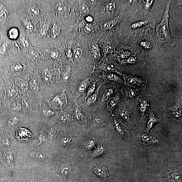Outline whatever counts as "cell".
<instances>
[{"mask_svg":"<svg viewBox=\"0 0 182 182\" xmlns=\"http://www.w3.org/2000/svg\"><path fill=\"white\" fill-rule=\"evenodd\" d=\"M130 37L140 50L141 54L147 58L156 54L162 46L155 29L147 30Z\"/></svg>","mask_w":182,"mask_h":182,"instance_id":"1","label":"cell"},{"mask_svg":"<svg viewBox=\"0 0 182 182\" xmlns=\"http://www.w3.org/2000/svg\"><path fill=\"white\" fill-rule=\"evenodd\" d=\"M137 13L133 16L126 17L122 30L123 36L131 37L147 30L155 29L156 21L153 18L144 15L143 13Z\"/></svg>","mask_w":182,"mask_h":182,"instance_id":"2","label":"cell"},{"mask_svg":"<svg viewBox=\"0 0 182 182\" xmlns=\"http://www.w3.org/2000/svg\"><path fill=\"white\" fill-rule=\"evenodd\" d=\"M172 1H167L164 15L159 23L156 25V31L157 37L161 45H167L171 47L176 45V42L172 38L169 27V13Z\"/></svg>","mask_w":182,"mask_h":182,"instance_id":"3","label":"cell"},{"mask_svg":"<svg viewBox=\"0 0 182 182\" xmlns=\"http://www.w3.org/2000/svg\"><path fill=\"white\" fill-rule=\"evenodd\" d=\"M141 51L130 37H126L120 48L116 53L115 58L119 62L131 56L140 54Z\"/></svg>","mask_w":182,"mask_h":182,"instance_id":"4","label":"cell"},{"mask_svg":"<svg viewBox=\"0 0 182 182\" xmlns=\"http://www.w3.org/2000/svg\"><path fill=\"white\" fill-rule=\"evenodd\" d=\"M147 58L141 54L131 56L120 62L127 70L140 69L145 65Z\"/></svg>","mask_w":182,"mask_h":182,"instance_id":"5","label":"cell"},{"mask_svg":"<svg viewBox=\"0 0 182 182\" xmlns=\"http://www.w3.org/2000/svg\"><path fill=\"white\" fill-rule=\"evenodd\" d=\"M50 108L62 111L68 105L67 97L65 90L47 100Z\"/></svg>","mask_w":182,"mask_h":182,"instance_id":"6","label":"cell"},{"mask_svg":"<svg viewBox=\"0 0 182 182\" xmlns=\"http://www.w3.org/2000/svg\"><path fill=\"white\" fill-rule=\"evenodd\" d=\"M120 75L124 79V85L127 86L139 89L146 86L147 81L145 79L140 77L131 76L127 74L120 73Z\"/></svg>","mask_w":182,"mask_h":182,"instance_id":"7","label":"cell"},{"mask_svg":"<svg viewBox=\"0 0 182 182\" xmlns=\"http://www.w3.org/2000/svg\"><path fill=\"white\" fill-rule=\"evenodd\" d=\"M124 4L122 6L123 11L126 12V17H130L135 15L142 1L140 0H128L123 1Z\"/></svg>","mask_w":182,"mask_h":182,"instance_id":"8","label":"cell"},{"mask_svg":"<svg viewBox=\"0 0 182 182\" xmlns=\"http://www.w3.org/2000/svg\"><path fill=\"white\" fill-rule=\"evenodd\" d=\"M27 3V5L25 8L26 14L29 17L32 18H40L42 16V11L38 5L34 4L32 1Z\"/></svg>","mask_w":182,"mask_h":182,"instance_id":"9","label":"cell"},{"mask_svg":"<svg viewBox=\"0 0 182 182\" xmlns=\"http://www.w3.org/2000/svg\"><path fill=\"white\" fill-rule=\"evenodd\" d=\"M98 68L103 73L108 74L110 73H117L120 75L121 72L116 68L105 57L99 63Z\"/></svg>","mask_w":182,"mask_h":182,"instance_id":"10","label":"cell"},{"mask_svg":"<svg viewBox=\"0 0 182 182\" xmlns=\"http://www.w3.org/2000/svg\"><path fill=\"white\" fill-rule=\"evenodd\" d=\"M150 95L147 94L145 97L138 99L140 103L137 110L140 112L142 119L145 118L147 113L149 111Z\"/></svg>","mask_w":182,"mask_h":182,"instance_id":"11","label":"cell"},{"mask_svg":"<svg viewBox=\"0 0 182 182\" xmlns=\"http://www.w3.org/2000/svg\"><path fill=\"white\" fill-rule=\"evenodd\" d=\"M169 116L175 120L178 121L182 117V104L180 102L176 103L167 109Z\"/></svg>","mask_w":182,"mask_h":182,"instance_id":"12","label":"cell"},{"mask_svg":"<svg viewBox=\"0 0 182 182\" xmlns=\"http://www.w3.org/2000/svg\"><path fill=\"white\" fill-rule=\"evenodd\" d=\"M124 16V12L122 11L117 17L105 22L103 26L104 33L106 31L114 30L123 19Z\"/></svg>","mask_w":182,"mask_h":182,"instance_id":"13","label":"cell"},{"mask_svg":"<svg viewBox=\"0 0 182 182\" xmlns=\"http://www.w3.org/2000/svg\"><path fill=\"white\" fill-rule=\"evenodd\" d=\"M21 20L22 27L27 34L37 32L36 26L38 22L31 20L28 18H21Z\"/></svg>","mask_w":182,"mask_h":182,"instance_id":"14","label":"cell"},{"mask_svg":"<svg viewBox=\"0 0 182 182\" xmlns=\"http://www.w3.org/2000/svg\"><path fill=\"white\" fill-rule=\"evenodd\" d=\"M93 170L99 177L103 178L107 177L110 172V168L107 165L101 164L94 165Z\"/></svg>","mask_w":182,"mask_h":182,"instance_id":"15","label":"cell"},{"mask_svg":"<svg viewBox=\"0 0 182 182\" xmlns=\"http://www.w3.org/2000/svg\"><path fill=\"white\" fill-rule=\"evenodd\" d=\"M74 105L75 107L74 110V114L75 118L77 121H79L86 122V115L87 113L78 105L77 100H75Z\"/></svg>","mask_w":182,"mask_h":182,"instance_id":"16","label":"cell"},{"mask_svg":"<svg viewBox=\"0 0 182 182\" xmlns=\"http://www.w3.org/2000/svg\"><path fill=\"white\" fill-rule=\"evenodd\" d=\"M107 122L105 118L101 115H93L91 118V122L89 131L91 128L95 127H101L105 126Z\"/></svg>","mask_w":182,"mask_h":182,"instance_id":"17","label":"cell"},{"mask_svg":"<svg viewBox=\"0 0 182 182\" xmlns=\"http://www.w3.org/2000/svg\"><path fill=\"white\" fill-rule=\"evenodd\" d=\"M138 137L141 142L146 145H154L159 142L157 137L153 135L142 133L139 135Z\"/></svg>","mask_w":182,"mask_h":182,"instance_id":"18","label":"cell"},{"mask_svg":"<svg viewBox=\"0 0 182 182\" xmlns=\"http://www.w3.org/2000/svg\"><path fill=\"white\" fill-rule=\"evenodd\" d=\"M121 95L119 93L115 94L107 104L106 110L110 112L111 115L114 109L117 108L121 100Z\"/></svg>","mask_w":182,"mask_h":182,"instance_id":"19","label":"cell"},{"mask_svg":"<svg viewBox=\"0 0 182 182\" xmlns=\"http://www.w3.org/2000/svg\"><path fill=\"white\" fill-rule=\"evenodd\" d=\"M111 123L119 136L124 138L125 133V128L124 125L119 122L114 115H112Z\"/></svg>","mask_w":182,"mask_h":182,"instance_id":"20","label":"cell"},{"mask_svg":"<svg viewBox=\"0 0 182 182\" xmlns=\"http://www.w3.org/2000/svg\"><path fill=\"white\" fill-rule=\"evenodd\" d=\"M105 83H102L96 89L95 92L91 95L85 100V105L86 107H89L92 106L98 101L99 99V92L100 88Z\"/></svg>","mask_w":182,"mask_h":182,"instance_id":"21","label":"cell"},{"mask_svg":"<svg viewBox=\"0 0 182 182\" xmlns=\"http://www.w3.org/2000/svg\"><path fill=\"white\" fill-rule=\"evenodd\" d=\"M117 90L114 86L109 87L105 89L103 93L101 102L103 104L107 103L111 97L117 93Z\"/></svg>","mask_w":182,"mask_h":182,"instance_id":"22","label":"cell"},{"mask_svg":"<svg viewBox=\"0 0 182 182\" xmlns=\"http://www.w3.org/2000/svg\"><path fill=\"white\" fill-rule=\"evenodd\" d=\"M156 2L154 0H143L140 5L141 9H142L144 15H147L149 12H152L155 10L154 4Z\"/></svg>","mask_w":182,"mask_h":182,"instance_id":"23","label":"cell"},{"mask_svg":"<svg viewBox=\"0 0 182 182\" xmlns=\"http://www.w3.org/2000/svg\"><path fill=\"white\" fill-rule=\"evenodd\" d=\"M140 90V89H135L124 86L121 90V92L124 96L126 97V98L132 99L138 95Z\"/></svg>","mask_w":182,"mask_h":182,"instance_id":"24","label":"cell"},{"mask_svg":"<svg viewBox=\"0 0 182 182\" xmlns=\"http://www.w3.org/2000/svg\"><path fill=\"white\" fill-rule=\"evenodd\" d=\"M9 18L10 14L8 9L0 2V23L4 26L8 23Z\"/></svg>","mask_w":182,"mask_h":182,"instance_id":"25","label":"cell"},{"mask_svg":"<svg viewBox=\"0 0 182 182\" xmlns=\"http://www.w3.org/2000/svg\"><path fill=\"white\" fill-rule=\"evenodd\" d=\"M92 83V82L89 78H86L81 81V82L78 85L77 88L76 100H77L82 94L87 90Z\"/></svg>","mask_w":182,"mask_h":182,"instance_id":"26","label":"cell"},{"mask_svg":"<svg viewBox=\"0 0 182 182\" xmlns=\"http://www.w3.org/2000/svg\"><path fill=\"white\" fill-rule=\"evenodd\" d=\"M49 30V24L48 22L46 20L40 21L39 29L37 30V36L39 38H43L47 35Z\"/></svg>","mask_w":182,"mask_h":182,"instance_id":"27","label":"cell"},{"mask_svg":"<svg viewBox=\"0 0 182 182\" xmlns=\"http://www.w3.org/2000/svg\"><path fill=\"white\" fill-rule=\"evenodd\" d=\"M149 118L147 127L144 131V132L147 134H149L150 130L154 126L157 122H159L161 119H158L150 110L149 111Z\"/></svg>","mask_w":182,"mask_h":182,"instance_id":"28","label":"cell"},{"mask_svg":"<svg viewBox=\"0 0 182 182\" xmlns=\"http://www.w3.org/2000/svg\"><path fill=\"white\" fill-rule=\"evenodd\" d=\"M58 171L64 176L70 174L72 170L71 166L67 163H61L59 165Z\"/></svg>","mask_w":182,"mask_h":182,"instance_id":"29","label":"cell"},{"mask_svg":"<svg viewBox=\"0 0 182 182\" xmlns=\"http://www.w3.org/2000/svg\"><path fill=\"white\" fill-rule=\"evenodd\" d=\"M117 1H108L106 3L105 5V10L110 16H112L114 13L117 7Z\"/></svg>","mask_w":182,"mask_h":182,"instance_id":"30","label":"cell"},{"mask_svg":"<svg viewBox=\"0 0 182 182\" xmlns=\"http://www.w3.org/2000/svg\"><path fill=\"white\" fill-rule=\"evenodd\" d=\"M58 118L59 120L64 124H69L74 121L73 116L65 111L61 112Z\"/></svg>","mask_w":182,"mask_h":182,"instance_id":"31","label":"cell"},{"mask_svg":"<svg viewBox=\"0 0 182 182\" xmlns=\"http://www.w3.org/2000/svg\"><path fill=\"white\" fill-rule=\"evenodd\" d=\"M115 73H114L108 74L105 77L106 79L110 83H123L121 77Z\"/></svg>","mask_w":182,"mask_h":182,"instance_id":"32","label":"cell"},{"mask_svg":"<svg viewBox=\"0 0 182 182\" xmlns=\"http://www.w3.org/2000/svg\"><path fill=\"white\" fill-rule=\"evenodd\" d=\"M7 36L9 38L10 40H16L19 37V30L16 27L11 28L8 31Z\"/></svg>","mask_w":182,"mask_h":182,"instance_id":"33","label":"cell"},{"mask_svg":"<svg viewBox=\"0 0 182 182\" xmlns=\"http://www.w3.org/2000/svg\"><path fill=\"white\" fill-rule=\"evenodd\" d=\"M119 115L120 117L125 121L129 122L131 120V115L129 110L123 108L119 110Z\"/></svg>","mask_w":182,"mask_h":182,"instance_id":"34","label":"cell"},{"mask_svg":"<svg viewBox=\"0 0 182 182\" xmlns=\"http://www.w3.org/2000/svg\"><path fill=\"white\" fill-rule=\"evenodd\" d=\"M19 39V42L21 48L25 49H30L31 48V46L30 45L29 40L26 36H22Z\"/></svg>","mask_w":182,"mask_h":182,"instance_id":"35","label":"cell"},{"mask_svg":"<svg viewBox=\"0 0 182 182\" xmlns=\"http://www.w3.org/2000/svg\"><path fill=\"white\" fill-rule=\"evenodd\" d=\"M42 79L45 82L50 83L52 80V75L51 71L47 68L44 69L42 72Z\"/></svg>","mask_w":182,"mask_h":182,"instance_id":"36","label":"cell"},{"mask_svg":"<svg viewBox=\"0 0 182 182\" xmlns=\"http://www.w3.org/2000/svg\"><path fill=\"white\" fill-rule=\"evenodd\" d=\"M61 32L60 28H59L58 25L54 24L51 28V36L53 39H56L58 38Z\"/></svg>","mask_w":182,"mask_h":182,"instance_id":"37","label":"cell"},{"mask_svg":"<svg viewBox=\"0 0 182 182\" xmlns=\"http://www.w3.org/2000/svg\"><path fill=\"white\" fill-rule=\"evenodd\" d=\"M106 152V149L104 146L99 145L93 151L92 154L93 157L94 158L98 157L103 155Z\"/></svg>","mask_w":182,"mask_h":182,"instance_id":"38","label":"cell"},{"mask_svg":"<svg viewBox=\"0 0 182 182\" xmlns=\"http://www.w3.org/2000/svg\"><path fill=\"white\" fill-rule=\"evenodd\" d=\"M99 80L94 82H92L90 84V85L88 88L87 91V95L85 99L86 100L88 97H89L95 92L96 89V84Z\"/></svg>","mask_w":182,"mask_h":182,"instance_id":"39","label":"cell"},{"mask_svg":"<svg viewBox=\"0 0 182 182\" xmlns=\"http://www.w3.org/2000/svg\"><path fill=\"white\" fill-rule=\"evenodd\" d=\"M71 73L70 69H66L62 75V78L64 82L67 83L70 81L71 78Z\"/></svg>","mask_w":182,"mask_h":182,"instance_id":"40","label":"cell"},{"mask_svg":"<svg viewBox=\"0 0 182 182\" xmlns=\"http://www.w3.org/2000/svg\"><path fill=\"white\" fill-rule=\"evenodd\" d=\"M73 140L72 138L69 137H65L63 138L61 140V145L64 147H68L73 142Z\"/></svg>","mask_w":182,"mask_h":182,"instance_id":"41","label":"cell"},{"mask_svg":"<svg viewBox=\"0 0 182 182\" xmlns=\"http://www.w3.org/2000/svg\"><path fill=\"white\" fill-rule=\"evenodd\" d=\"M8 50V46L7 42L3 40L0 45V54L2 55L7 54Z\"/></svg>","mask_w":182,"mask_h":182,"instance_id":"42","label":"cell"},{"mask_svg":"<svg viewBox=\"0 0 182 182\" xmlns=\"http://www.w3.org/2000/svg\"><path fill=\"white\" fill-rule=\"evenodd\" d=\"M29 86L31 90L36 92L38 90L39 86L37 81L33 77L31 78L29 82Z\"/></svg>","mask_w":182,"mask_h":182,"instance_id":"43","label":"cell"},{"mask_svg":"<svg viewBox=\"0 0 182 182\" xmlns=\"http://www.w3.org/2000/svg\"><path fill=\"white\" fill-rule=\"evenodd\" d=\"M58 130L56 127H53L49 131L48 136L51 139L55 138L58 134Z\"/></svg>","mask_w":182,"mask_h":182,"instance_id":"44","label":"cell"},{"mask_svg":"<svg viewBox=\"0 0 182 182\" xmlns=\"http://www.w3.org/2000/svg\"><path fill=\"white\" fill-rule=\"evenodd\" d=\"M18 118L17 116H12L8 120V125L10 127L14 126L18 124Z\"/></svg>","mask_w":182,"mask_h":182,"instance_id":"45","label":"cell"},{"mask_svg":"<svg viewBox=\"0 0 182 182\" xmlns=\"http://www.w3.org/2000/svg\"><path fill=\"white\" fill-rule=\"evenodd\" d=\"M95 145V141L93 139H90L88 140L85 144L84 146L85 148L87 150H90L93 149Z\"/></svg>","mask_w":182,"mask_h":182,"instance_id":"46","label":"cell"},{"mask_svg":"<svg viewBox=\"0 0 182 182\" xmlns=\"http://www.w3.org/2000/svg\"><path fill=\"white\" fill-rule=\"evenodd\" d=\"M19 91L17 87L14 85L11 88L10 92V96L12 98H15L18 96Z\"/></svg>","mask_w":182,"mask_h":182,"instance_id":"47","label":"cell"},{"mask_svg":"<svg viewBox=\"0 0 182 182\" xmlns=\"http://www.w3.org/2000/svg\"><path fill=\"white\" fill-rule=\"evenodd\" d=\"M56 11L59 13L63 12L65 9V5L63 2H58L55 6Z\"/></svg>","mask_w":182,"mask_h":182,"instance_id":"48","label":"cell"},{"mask_svg":"<svg viewBox=\"0 0 182 182\" xmlns=\"http://www.w3.org/2000/svg\"><path fill=\"white\" fill-rule=\"evenodd\" d=\"M94 59H98L100 57V51L98 47L97 46H93L92 49Z\"/></svg>","mask_w":182,"mask_h":182,"instance_id":"49","label":"cell"},{"mask_svg":"<svg viewBox=\"0 0 182 182\" xmlns=\"http://www.w3.org/2000/svg\"><path fill=\"white\" fill-rule=\"evenodd\" d=\"M43 114L45 117H49L54 115L55 114V112L52 110L45 109L43 111Z\"/></svg>","mask_w":182,"mask_h":182,"instance_id":"50","label":"cell"},{"mask_svg":"<svg viewBox=\"0 0 182 182\" xmlns=\"http://www.w3.org/2000/svg\"><path fill=\"white\" fill-rule=\"evenodd\" d=\"M6 161L9 164H12L13 161V156L11 152H9L6 155Z\"/></svg>","mask_w":182,"mask_h":182,"instance_id":"51","label":"cell"},{"mask_svg":"<svg viewBox=\"0 0 182 182\" xmlns=\"http://www.w3.org/2000/svg\"><path fill=\"white\" fill-rule=\"evenodd\" d=\"M36 158L39 161H42L45 159V156L43 152H37L35 155Z\"/></svg>","mask_w":182,"mask_h":182,"instance_id":"52","label":"cell"},{"mask_svg":"<svg viewBox=\"0 0 182 182\" xmlns=\"http://www.w3.org/2000/svg\"><path fill=\"white\" fill-rule=\"evenodd\" d=\"M51 57L53 59H55L59 57V53L57 49L52 50L50 53Z\"/></svg>","mask_w":182,"mask_h":182,"instance_id":"53","label":"cell"},{"mask_svg":"<svg viewBox=\"0 0 182 182\" xmlns=\"http://www.w3.org/2000/svg\"><path fill=\"white\" fill-rule=\"evenodd\" d=\"M14 70L16 72H20L23 71V66L20 64H15L13 67Z\"/></svg>","mask_w":182,"mask_h":182,"instance_id":"54","label":"cell"},{"mask_svg":"<svg viewBox=\"0 0 182 182\" xmlns=\"http://www.w3.org/2000/svg\"><path fill=\"white\" fill-rule=\"evenodd\" d=\"M74 54L75 58H79L82 55V52L80 48H77L74 50Z\"/></svg>","mask_w":182,"mask_h":182,"instance_id":"55","label":"cell"},{"mask_svg":"<svg viewBox=\"0 0 182 182\" xmlns=\"http://www.w3.org/2000/svg\"><path fill=\"white\" fill-rule=\"evenodd\" d=\"M93 30V27L92 25L87 24L85 27L84 31L87 33H89L92 32Z\"/></svg>","mask_w":182,"mask_h":182,"instance_id":"56","label":"cell"},{"mask_svg":"<svg viewBox=\"0 0 182 182\" xmlns=\"http://www.w3.org/2000/svg\"><path fill=\"white\" fill-rule=\"evenodd\" d=\"M45 141L44 136L42 134H40L38 137L37 139V143L39 144L43 143Z\"/></svg>","mask_w":182,"mask_h":182,"instance_id":"57","label":"cell"},{"mask_svg":"<svg viewBox=\"0 0 182 182\" xmlns=\"http://www.w3.org/2000/svg\"><path fill=\"white\" fill-rule=\"evenodd\" d=\"M81 10L83 13L86 14L89 11V9L87 6L85 4H83L81 6Z\"/></svg>","mask_w":182,"mask_h":182,"instance_id":"58","label":"cell"},{"mask_svg":"<svg viewBox=\"0 0 182 182\" xmlns=\"http://www.w3.org/2000/svg\"><path fill=\"white\" fill-rule=\"evenodd\" d=\"M66 55L69 61H72V57L73 54L70 50H68L66 53Z\"/></svg>","mask_w":182,"mask_h":182,"instance_id":"59","label":"cell"},{"mask_svg":"<svg viewBox=\"0 0 182 182\" xmlns=\"http://www.w3.org/2000/svg\"><path fill=\"white\" fill-rule=\"evenodd\" d=\"M86 20L87 22H89V23H90V22H93V19L92 17L88 16L86 18Z\"/></svg>","mask_w":182,"mask_h":182,"instance_id":"60","label":"cell"},{"mask_svg":"<svg viewBox=\"0 0 182 182\" xmlns=\"http://www.w3.org/2000/svg\"><path fill=\"white\" fill-rule=\"evenodd\" d=\"M4 143L5 145H9L10 144V142L8 139H5L4 140Z\"/></svg>","mask_w":182,"mask_h":182,"instance_id":"61","label":"cell"},{"mask_svg":"<svg viewBox=\"0 0 182 182\" xmlns=\"http://www.w3.org/2000/svg\"><path fill=\"white\" fill-rule=\"evenodd\" d=\"M182 1H177L176 5H182Z\"/></svg>","mask_w":182,"mask_h":182,"instance_id":"62","label":"cell"}]
</instances>
